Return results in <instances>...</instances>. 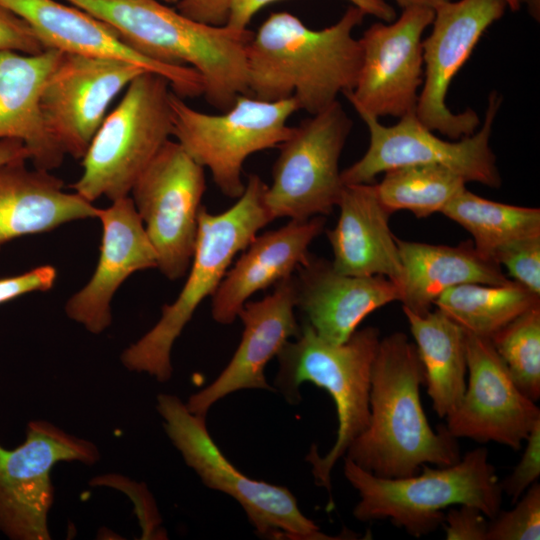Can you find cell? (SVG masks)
<instances>
[{
    "mask_svg": "<svg viewBox=\"0 0 540 540\" xmlns=\"http://www.w3.org/2000/svg\"><path fill=\"white\" fill-rule=\"evenodd\" d=\"M267 184L250 174L242 195L226 211L213 214L201 206L198 233L188 277L178 297L162 307L159 321L121 356L126 368L145 372L160 382L172 375L171 350L195 310L212 296L233 259L273 221L264 203Z\"/></svg>",
    "mask_w": 540,
    "mask_h": 540,
    "instance_id": "4",
    "label": "cell"
},
{
    "mask_svg": "<svg viewBox=\"0 0 540 540\" xmlns=\"http://www.w3.org/2000/svg\"><path fill=\"white\" fill-rule=\"evenodd\" d=\"M403 268L400 302L424 314L447 289L464 283L505 285L513 280L493 259L481 255L471 241L457 246L434 245L396 238Z\"/></svg>",
    "mask_w": 540,
    "mask_h": 540,
    "instance_id": "26",
    "label": "cell"
},
{
    "mask_svg": "<svg viewBox=\"0 0 540 540\" xmlns=\"http://www.w3.org/2000/svg\"><path fill=\"white\" fill-rule=\"evenodd\" d=\"M466 181L454 171L436 165H413L385 172L375 184L383 206L392 214L408 210L418 218L442 212Z\"/></svg>",
    "mask_w": 540,
    "mask_h": 540,
    "instance_id": "30",
    "label": "cell"
},
{
    "mask_svg": "<svg viewBox=\"0 0 540 540\" xmlns=\"http://www.w3.org/2000/svg\"><path fill=\"white\" fill-rule=\"evenodd\" d=\"M403 312L423 365L432 407L440 418L447 417L466 389L465 332L438 309L418 314L403 307Z\"/></svg>",
    "mask_w": 540,
    "mask_h": 540,
    "instance_id": "27",
    "label": "cell"
},
{
    "mask_svg": "<svg viewBox=\"0 0 540 540\" xmlns=\"http://www.w3.org/2000/svg\"><path fill=\"white\" fill-rule=\"evenodd\" d=\"M505 2L507 7L513 12H517L521 7L520 0H505Z\"/></svg>",
    "mask_w": 540,
    "mask_h": 540,
    "instance_id": "43",
    "label": "cell"
},
{
    "mask_svg": "<svg viewBox=\"0 0 540 540\" xmlns=\"http://www.w3.org/2000/svg\"><path fill=\"white\" fill-rule=\"evenodd\" d=\"M352 127L338 100L292 127L278 146L272 184L264 193L273 220H307L332 212L344 187L339 159Z\"/></svg>",
    "mask_w": 540,
    "mask_h": 540,
    "instance_id": "11",
    "label": "cell"
},
{
    "mask_svg": "<svg viewBox=\"0 0 540 540\" xmlns=\"http://www.w3.org/2000/svg\"><path fill=\"white\" fill-rule=\"evenodd\" d=\"M540 539V485L532 484L509 511L489 521L487 540Z\"/></svg>",
    "mask_w": 540,
    "mask_h": 540,
    "instance_id": "32",
    "label": "cell"
},
{
    "mask_svg": "<svg viewBox=\"0 0 540 540\" xmlns=\"http://www.w3.org/2000/svg\"><path fill=\"white\" fill-rule=\"evenodd\" d=\"M465 345L468 382L458 407L446 417L447 431L457 439L519 450L540 422V409L515 384L489 338L465 332Z\"/></svg>",
    "mask_w": 540,
    "mask_h": 540,
    "instance_id": "17",
    "label": "cell"
},
{
    "mask_svg": "<svg viewBox=\"0 0 540 540\" xmlns=\"http://www.w3.org/2000/svg\"><path fill=\"white\" fill-rule=\"evenodd\" d=\"M337 206V224L326 231L333 268L351 276H383L400 288L403 268L388 224L391 213L381 203L375 184L344 185Z\"/></svg>",
    "mask_w": 540,
    "mask_h": 540,
    "instance_id": "23",
    "label": "cell"
},
{
    "mask_svg": "<svg viewBox=\"0 0 540 540\" xmlns=\"http://www.w3.org/2000/svg\"><path fill=\"white\" fill-rule=\"evenodd\" d=\"M110 25L144 57L194 69L203 96L220 111L248 94L247 47L253 31L192 20L160 0H65Z\"/></svg>",
    "mask_w": 540,
    "mask_h": 540,
    "instance_id": "3",
    "label": "cell"
},
{
    "mask_svg": "<svg viewBox=\"0 0 540 540\" xmlns=\"http://www.w3.org/2000/svg\"><path fill=\"white\" fill-rule=\"evenodd\" d=\"M163 76L145 71L126 87L82 158L83 171L71 187L94 202L129 196L131 188L173 132L170 95Z\"/></svg>",
    "mask_w": 540,
    "mask_h": 540,
    "instance_id": "7",
    "label": "cell"
},
{
    "mask_svg": "<svg viewBox=\"0 0 540 540\" xmlns=\"http://www.w3.org/2000/svg\"><path fill=\"white\" fill-rule=\"evenodd\" d=\"M205 190L204 168L172 140L161 147L131 188L157 268L169 280L182 278L189 270Z\"/></svg>",
    "mask_w": 540,
    "mask_h": 540,
    "instance_id": "12",
    "label": "cell"
},
{
    "mask_svg": "<svg viewBox=\"0 0 540 540\" xmlns=\"http://www.w3.org/2000/svg\"><path fill=\"white\" fill-rule=\"evenodd\" d=\"M524 4L529 15L537 22L540 20V0H520Z\"/></svg>",
    "mask_w": 540,
    "mask_h": 540,
    "instance_id": "42",
    "label": "cell"
},
{
    "mask_svg": "<svg viewBox=\"0 0 540 540\" xmlns=\"http://www.w3.org/2000/svg\"><path fill=\"white\" fill-rule=\"evenodd\" d=\"M402 9L411 6L428 7L435 10L440 5L451 0H394Z\"/></svg>",
    "mask_w": 540,
    "mask_h": 540,
    "instance_id": "41",
    "label": "cell"
},
{
    "mask_svg": "<svg viewBox=\"0 0 540 540\" xmlns=\"http://www.w3.org/2000/svg\"><path fill=\"white\" fill-rule=\"evenodd\" d=\"M45 50L30 25L20 16L0 5V52L12 51L26 55Z\"/></svg>",
    "mask_w": 540,
    "mask_h": 540,
    "instance_id": "36",
    "label": "cell"
},
{
    "mask_svg": "<svg viewBox=\"0 0 540 540\" xmlns=\"http://www.w3.org/2000/svg\"><path fill=\"white\" fill-rule=\"evenodd\" d=\"M422 384L423 365L407 335L396 332L380 339L371 373L369 424L345 457L383 478L415 475L424 464L457 463V438L445 425L431 428L420 400Z\"/></svg>",
    "mask_w": 540,
    "mask_h": 540,
    "instance_id": "2",
    "label": "cell"
},
{
    "mask_svg": "<svg viewBox=\"0 0 540 540\" xmlns=\"http://www.w3.org/2000/svg\"><path fill=\"white\" fill-rule=\"evenodd\" d=\"M26 159L0 166V247L16 238L51 231L75 220L97 218L99 208L50 171L26 167Z\"/></svg>",
    "mask_w": 540,
    "mask_h": 540,
    "instance_id": "25",
    "label": "cell"
},
{
    "mask_svg": "<svg viewBox=\"0 0 540 540\" xmlns=\"http://www.w3.org/2000/svg\"><path fill=\"white\" fill-rule=\"evenodd\" d=\"M434 305L465 332L490 338L523 312L540 305V296L515 281L505 285L464 283L445 290Z\"/></svg>",
    "mask_w": 540,
    "mask_h": 540,
    "instance_id": "28",
    "label": "cell"
},
{
    "mask_svg": "<svg viewBox=\"0 0 540 540\" xmlns=\"http://www.w3.org/2000/svg\"><path fill=\"white\" fill-rule=\"evenodd\" d=\"M0 5L24 19L45 49L127 61L166 78L182 98L203 94L202 79L194 69L144 57L127 46L110 25L79 7L57 0H0Z\"/></svg>",
    "mask_w": 540,
    "mask_h": 540,
    "instance_id": "18",
    "label": "cell"
},
{
    "mask_svg": "<svg viewBox=\"0 0 540 540\" xmlns=\"http://www.w3.org/2000/svg\"><path fill=\"white\" fill-rule=\"evenodd\" d=\"M434 14L431 8L411 6L398 19L373 23L364 31L356 84L343 94L353 107L377 118L415 113L423 84V33Z\"/></svg>",
    "mask_w": 540,
    "mask_h": 540,
    "instance_id": "15",
    "label": "cell"
},
{
    "mask_svg": "<svg viewBox=\"0 0 540 540\" xmlns=\"http://www.w3.org/2000/svg\"><path fill=\"white\" fill-rule=\"evenodd\" d=\"M294 283L296 307L331 344L346 342L367 315L400 300L399 286L388 278L341 274L312 254L297 268Z\"/></svg>",
    "mask_w": 540,
    "mask_h": 540,
    "instance_id": "21",
    "label": "cell"
},
{
    "mask_svg": "<svg viewBox=\"0 0 540 540\" xmlns=\"http://www.w3.org/2000/svg\"><path fill=\"white\" fill-rule=\"evenodd\" d=\"M523 455L505 479L500 481L502 492L516 503L540 475V422H538L525 440Z\"/></svg>",
    "mask_w": 540,
    "mask_h": 540,
    "instance_id": "34",
    "label": "cell"
},
{
    "mask_svg": "<svg viewBox=\"0 0 540 540\" xmlns=\"http://www.w3.org/2000/svg\"><path fill=\"white\" fill-rule=\"evenodd\" d=\"M486 518L478 508L470 505L449 509L442 524L446 539L487 540L489 521Z\"/></svg>",
    "mask_w": 540,
    "mask_h": 540,
    "instance_id": "37",
    "label": "cell"
},
{
    "mask_svg": "<svg viewBox=\"0 0 540 540\" xmlns=\"http://www.w3.org/2000/svg\"><path fill=\"white\" fill-rule=\"evenodd\" d=\"M157 410L165 431L186 464L210 489L235 499L258 535L268 538L335 539L299 509L286 488L247 477L220 451L209 434L206 418L191 413L178 397L160 394Z\"/></svg>",
    "mask_w": 540,
    "mask_h": 540,
    "instance_id": "9",
    "label": "cell"
},
{
    "mask_svg": "<svg viewBox=\"0 0 540 540\" xmlns=\"http://www.w3.org/2000/svg\"><path fill=\"white\" fill-rule=\"evenodd\" d=\"M278 0H231L229 18L226 25L236 29H246L252 18L265 6ZM353 6L361 9L366 15H371L384 22L396 19L395 9L385 0H347Z\"/></svg>",
    "mask_w": 540,
    "mask_h": 540,
    "instance_id": "35",
    "label": "cell"
},
{
    "mask_svg": "<svg viewBox=\"0 0 540 540\" xmlns=\"http://www.w3.org/2000/svg\"><path fill=\"white\" fill-rule=\"evenodd\" d=\"M422 472L383 478L344 458V475L360 500L353 515L361 522L390 520L413 537L425 536L443 524L449 506L470 505L492 519L500 511L502 489L485 447L465 454L450 466H421Z\"/></svg>",
    "mask_w": 540,
    "mask_h": 540,
    "instance_id": "6",
    "label": "cell"
},
{
    "mask_svg": "<svg viewBox=\"0 0 540 540\" xmlns=\"http://www.w3.org/2000/svg\"><path fill=\"white\" fill-rule=\"evenodd\" d=\"M172 136L203 168L226 197L238 199L245 188L242 169L259 151L278 147L291 133L288 120L299 110L294 98L266 101L243 94L220 114L201 112L173 91Z\"/></svg>",
    "mask_w": 540,
    "mask_h": 540,
    "instance_id": "8",
    "label": "cell"
},
{
    "mask_svg": "<svg viewBox=\"0 0 540 540\" xmlns=\"http://www.w3.org/2000/svg\"><path fill=\"white\" fill-rule=\"evenodd\" d=\"M379 342V330L369 326L356 330L342 344H331L305 323L295 341L289 340L277 355L279 371L274 385L287 402L298 403L301 384L311 382L325 389L335 403L338 428L334 445L324 456L313 445L305 458L316 484L329 495L333 467L369 424L371 373Z\"/></svg>",
    "mask_w": 540,
    "mask_h": 540,
    "instance_id": "5",
    "label": "cell"
},
{
    "mask_svg": "<svg viewBox=\"0 0 540 540\" xmlns=\"http://www.w3.org/2000/svg\"><path fill=\"white\" fill-rule=\"evenodd\" d=\"M518 388L540 397V305L523 312L490 338Z\"/></svg>",
    "mask_w": 540,
    "mask_h": 540,
    "instance_id": "31",
    "label": "cell"
},
{
    "mask_svg": "<svg viewBox=\"0 0 540 540\" xmlns=\"http://www.w3.org/2000/svg\"><path fill=\"white\" fill-rule=\"evenodd\" d=\"M57 271L52 265H42L22 274L0 278V304L33 291H47L55 283Z\"/></svg>",
    "mask_w": 540,
    "mask_h": 540,
    "instance_id": "38",
    "label": "cell"
},
{
    "mask_svg": "<svg viewBox=\"0 0 540 540\" xmlns=\"http://www.w3.org/2000/svg\"><path fill=\"white\" fill-rule=\"evenodd\" d=\"M324 226L325 218L315 216L290 220L278 229L256 235L211 296L214 321L233 323L254 293L292 276L306 261L310 244Z\"/></svg>",
    "mask_w": 540,
    "mask_h": 540,
    "instance_id": "22",
    "label": "cell"
},
{
    "mask_svg": "<svg viewBox=\"0 0 540 540\" xmlns=\"http://www.w3.org/2000/svg\"><path fill=\"white\" fill-rule=\"evenodd\" d=\"M145 71L119 59L62 53L40 104L46 127L65 155L83 158L113 99Z\"/></svg>",
    "mask_w": 540,
    "mask_h": 540,
    "instance_id": "16",
    "label": "cell"
},
{
    "mask_svg": "<svg viewBox=\"0 0 540 540\" xmlns=\"http://www.w3.org/2000/svg\"><path fill=\"white\" fill-rule=\"evenodd\" d=\"M294 274L275 284L274 291L257 301L246 302L239 312L244 329L240 344L220 375L190 396L186 406L200 417L220 399L242 389L276 391L265 378V367L284 345L297 337L298 325Z\"/></svg>",
    "mask_w": 540,
    "mask_h": 540,
    "instance_id": "19",
    "label": "cell"
},
{
    "mask_svg": "<svg viewBox=\"0 0 540 540\" xmlns=\"http://www.w3.org/2000/svg\"><path fill=\"white\" fill-rule=\"evenodd\" d=\"M182 15L208 25H226L229 18L231 0H160Z\"/></svg>",
    "mask_w": 540,
    "mask_h": 540,
    "instance_id": "39",
    "label": "cell"
},
{
    "mask_svg": "<svg viewBox=\"0 0 540 540\" xmlns=\"http://www.w3.org/2000/svg\"><path fill=\"white\" fill-rule=\"evenodd\" d=\"M493 259L505 266L513 281L540 296V235L504 245Z\"/></svg>",
    "mask_w": 540,
    "mask_h": 540,
    "instance_id": "33",
    "label": "cell"
},
{
    "mask_svg": "<svg viewBox=\"0 0 540 540\" xmlns=\"http://www.w3.org/2000/svg\"><path fill=\"white\" fill-rule=\"evenodd\" d=\"M97 218L103 228L97 266L65 305L67 316L94 334L110 326V304L120 285L134 272L157 268L155 250L131 197L100 208Z\"/></svg>",
    "mask_w": 540,
    "mask_h": 540,
    "instance_id": "20",
    "label": "cell"
},
{
    "mask_svg": "<svg viewBox=\"0 0 540 540\" xmlns=\"http://www.w3.org/2000/svg\"><path fill=\"white\" fill-rule=\"evenodd\" d=\"M365 16L351 5L335 24L314 30L291 13H271L247 47L248 94L294 98L310 115L323 111L356 84L362 49L353 31Z\"/></svg>",
    "mask_w": 540,
    "mask_h": 540,
    "instance_id": "1",
    "label": "cell"
},
{
    "mask_svg": "<svg viewBox=\"0 0 540 540\" xmlns=\"http://www.w3.org/2000/svg\"><path fill=\"white\" fill-rule=\"evenodd\" d=\"M17 159H30V153L23 142L16 139H1L0 166Z\"/></svg>",
    "mask_w": 540,
    "mask_h": 540,
    "instance_id": "40",
    "label": "cell"
},
{
    "mask_svg": "<svg viewBox=\"0 0 540 540\" xmlns=\"http://www.w3.org/2000/svg\"><path fill=\"white\" fill-rule=\"evenodd\" d=\"M506 8L505 0H451L434 10L432 30L422 41L423 84L415 109V115L428 129L459 140L479 126L474 110L453 113L446 105V95L483 33L504 15Z\"/></svg>",
    "mask_w": 540,
    "mask_h": 540,
    "instance_id": "14",
    "label": "cell"
},
{
    "mask_svg": "<svg viewBox=\"0 0 540 540\" xmlns=\"http://www.w3.org/2000/svg\"><path fill=\"white\" fill-rule=\"evenodd\" d=\"M98 459L91 442L46 421L30 422L20 446L8 450L0 445V528L15 539H50L52 468L61 461L91 465Z\"/></svg>",
    "mask_w": 540,
    "mask_h": 540,
    "instance_id": "13",
    "label": "cell"
},
{
    "mask_svg": "<svg viewBox=\"0 0 540 540\" xmlns=\"http://www.w3.org/2000/svg\"><path fill=\"white\" fill-rule=\"evenodd\" d=\"M61 56L55 49L33 55L0 52V140L23 142L34 167L45 171L58 168L65 156L46 127L40 104Z\"/></svg>",
    "mask_w": 540,
    "mask_h": 540,
    "instance_id": "24",
    "label": "cell"
},
{
    "mask_svg": "<svg viewBox=\"0 0 540 540\" xmlns=\"http://www.w3.org/2000/svg\"><path fill=\"white\" fill-rule=\"evenodd\" d=\"M501 103V95L492 91L480 130L456 141L437 137L415 113L403 116L392 126H385L379 118L353 107L368 129L369 146L357 162L341 171L344 185L371 184L378 174L396 168L436 165L454 171L466 183L500 187L501 176L490 137Z\"/></svg>",
    "mask_w": 540,
    "mask_h": 540,
    "instance_id": "10",
    "label": "cell"
},
{
    "mask_svg": "<svg viewBox=\"0 0 540 540\" xmlns=\"http://www.w3.org/2000/svg\"><path fill=\"white\" fill-rule=\"evenodd\" d=\"M441 213L466 229L473 237L476 250L490 259L510 242L540 235L538 208L494 202L466 188Z\"/></svg>",
    "mask_w": 540,
    "mask_h": 540,
    "instance_id": "29",
    "label": "cell"
}]
</instances>
